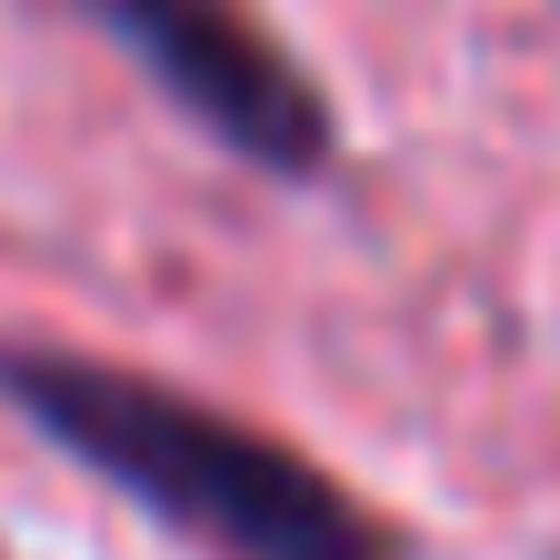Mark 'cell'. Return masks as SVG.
Masks as SVG:
<instances>
[{
  "instance_id": "cell-2",
  "label": "cell",
  "mask_w": 560,
  "mask_h": 560,
  "mask_svg": "<svg viewBox=\"0 0 560 560\" xmlns=\"http://www.w3.org/2000/svg\"><path fill=\"white\" fill-rule=\"evenodd\" d=\"M70 11H91L221 151H241L260 171H291V180L320 171L330 110L301 91V70L280 60L231 0H70Z\"/></svg>"
},
{
  "instance_id": "cell-1",
  "label": "cell",
  "mask_w": 560,
  "mask_h": 560,
  "mask_svg": "<svg viewBox=\"0 0 560 560\" xmlns=\"http://www.w3.org/2000/svg\"><path fill=\"white\" fill-rule=\"evenodd\" d=\"M0 400L221 560H390L381 521L280 441L70 350H0Z\"/></svg>"
}]
</instances>
